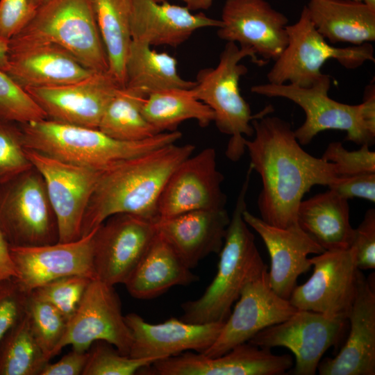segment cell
Masks as SVG:
<instances>
[{"mask_svg": "<svg viewBox=\"0 0 375 375\" xmlns=\"http://www.w3.org/2000/svg\"><path fill=\"white\" fill-rule=\"evenodd\" d=\"M254 138L244 140L252 170L260 176V218L279 228L297 224L303 195L316 185L338 178L333 163L304 151L288 122L268 115L251 122Z\"/></svg>", "mask_w": 375, "mask_h": 375, "instance_id": "obj_1", "label": "cell"}, {"mask_svg": "<svg viewBox=\"0 0 375 375\" xmlns=\"http://www.w3.org/2000/svg\"><path fill=\"white\" fill-rule=\"evenodd\" d=\"M194 149L191 144L172 143L101 170L83 217L82 236L115 214L156 221L158 199L169 176Z\"/></svg>", "mask_w": 375, "mask_h": 375, "instance_id": "obj_2", "label": "cell"}, {"mask_svg": "<svg viewBox=\"0 0 375 375\" xmlns=\"http://www.w3.org/2000/svg\"><path fill=\"white\" fill-rule=\"evenodd\" d=\"M252 171L249 167L237 198L219 253L215 276L199 298L181 305L183 313L180 319L184 322L195 324L225 322L244 287L267 271L254 235L242 216L247 208L246 195Z\"/></svg>", "mask_w": 375, "mask_h": 375, "instance_id": "obj_3", "label": "cell"}, {"mask_svg": "<svg viewBox=\"0 0 375 375\" xmlns=\"http://www.w3.org/2000/svg\"><path fill=\"white\" fill-rule=\"evenodd\" d=\"M19 124L25 148L97 170L175 143L182 136L176 130L160 133L143 140L126 142L112 138L98 128L48 119Z\"/></svg>", "mask_w": 375, "mask_h": 375, "instance_id": "obj_4", "label": "cell"}, {"mask_svg": "<svg viewBox=\"0 0 375 375\" xmlns=\"http://www.w3.org/2000/svg\"><path fill=\"white\" fill-rule=\"evenodd\" d=\"M331 82V77L323 74L308 88L267 83L252 86L251 91L267 97L289 99L302 108L305 120L294 131L301 145L308 144L318 133L331 129L345 131V140L358 145L373 144L375 141L374 83L366 88L361 103L350 105L337 101L328 96Z\"/></svg>", "mask_w": 375, "mask_h": 375, "instance_id": "obj_5", "label": "cell"}, {"mask_svg": "<svg viewBox=\"0 0 375 375\" xmlns=\"http://www.w3.org/2000/svg\"><path fill=\"white\" fill-rule=\"evenodd\" d=\"M247 57L256 65H263L251 50L235 42H226L217 65L201 69L193 88L196 97L213 111L218 130L230 136L225 155L233 162L238 161L246 151L245 137L253 135L252 120L269 115L274 110L269 105L253 115L242 96L240 81L248 69L241 61Z\"/></svg>", "mask_w": 375, "mask_h": 375, "instance_id": "obj_6", "label": "cell"}, {"mask_svg": "<svg viewBox=\"0 0 375 375\" xmlns=\"http://www.w3.org/2000/svg\"><path fill=\"white\" fill-rule=\"evenodd\" d=\"M10 40L54 44L90 70L108 71L91 0H50L36 9L26 25Z\"/></svg>", "mask_w": 375, "mask_h": 375, "instance_id": "obj_7", "label": "cell"}, {"mask_svg": "<svg viewBox=\"0 0 375 375\" xmlns=\"http://www.w3.org/2000/svg\"><path fill=\"white\" fill-rule=\"evenodd\" d=\"M287 46L268 72V83L308 88L322 76V67L328 60L349 69L375 61L371 43L347 47L330 44L314 26L306 6L297 22L287 26Z\"/></svg>", "mask_w": 375, "mask_h": 375, "instance_id": "obj_8", "label": "cell"}, {"mask_svg": "<svg viewBox=\"0 0 375 375\" xmlns=\"http://www.w3.org/2000/svg\"><path fill=\"white\" fill-rule=\"evenodd\" d=\"M0 231L9 246L58 242L45 183L34 167L0 185Z\"/></svg>", "mask_w": 375, "mask_h": 375, "instance_id": "obj_9", "label": "cell"}, {"mask_svg": "<svg viewBox=\"0 0 375 375\" xmlns=\"http://www.w3.org/2000/svg\"><path fill=\"white\" fill-rule=\"evenodd\" d=\"M99 340L111 344L119 353L128 356L132 334L114 285L92 279L77 309L67 320L65 333L53 357L67 345H71L72 349L86 351Z\"/></svg>", "mask_w": 375, "mask_h": 375, "instance_id": "obj_10", "label": "cell"}, {"mask_svg": "<svg viewBox=\"0 0 375 375\" xmlns=\"http://www.w3.org/2000/svg\"><path fill=\"white\" fill-rule=\"evenodd\" d=\"M25 152L44 181L56 219L58 242L81 238L83 217L101 170L67 163L26 148Z\"/></svg>", "mask_w": 375, "mask_h": 375, "instance_id": "obj_11", "label": "cell"}, {"mask_svg": "<svg viewBox=\"0 0 375 375\" xmlns=\"http://www.w3.org/2000/svg\"><path fill=\"white\" fill-rule=\"evenodd\" d=\"M309 279L292 291L289 301L297 310L347 319L356 296L359 269L352 247L324 251L310 258Z\"/></svg>", "mask_w": 375, "mask_h": 375, "instance_id": "obj_12", "label": "cell"}, {"mask_svg": "<svg viewBox=\"0 0 375 375\" xmlns=\"http://www.w3.org/2000/svg\"><path fill=\"white\" fill-rule=\"evenodd\" d=\"M157 233L155 221L138 215L119 213L107 218L93 235L96 279L124 284Z\"/></svg>", "mask_w": 375, "mask_h": 375, "instance_id": "obj_13", "label": "cell"}, {"mask_svg": "<svg viewBox=\"0 0 375 375\" xmlns=\"http://www.w3.org/2000/svg\"><path fill=\"white\" fill-rule=\"evenodd\" d=\"M347 319L297 310L285 321L270 326L248 342L261 348L284 347L295 356L294 375H314L324 353L340 340Z\"/></svg>", "mask_w": 375, "mask_h": 375, "instance_id": "obj_14", "label": "cell"}, {"mask_svg": "<svg viewBox=\"0 0 375 375\" xmlns=\"http://www.w3.org/2000/svg\"><path fill=\"white\" fill-rule=\"evenodd\" d=\"M217 35L251 50L266 64L276 60L288 44V17L266 0H226Z\"/></svg>", "mask_w": 375, "mask_h": 375, "instance_id": "obj_15", "label": "cell"}, {"mask_svg": "<svg viewBox=\"0 0 375 375\" xmlns=\"http://www.w3.org/2000/svg\"><path fill=\"white\" fill-rule=\"evenodd\" d=\"M224 175L214 148L207 147L181 162L169 176L157 204L158 218L187 212L225 208Z\"/></svg>", "mask_w": 375, "mask_h": 375, "instance_id": "obj_16", "label": "cell"}, {"mask_svg": "<svg viewBox=\"0 0 375 375\" xmlns=\"http://www.w3.org/2000/svg\"><path fill=\"white\" fill-rule=\"evenodd\" d=\"M292 366L290 355H276L270 349L247 342L215 357L185 351L158 359L140 372L153 375H281Z\"/></svg>", "mask_w": 375, "mask_h": 375, "instance_id": "obj_17", "label": "cell"}, {"mask_svg": "<svg viewBox=\"0 0 375 375\" xmlns=\"http://www.w3.org/2000/svg\"><path fill=\"white\" fill-rule=\"evenodd\" d=\"M120 87L108 72H96L76 82L25 91L48 119L98 128L107 106Z\"/></svg>", "mask_w": 375, "mask_h": 375, "instance_id": "obj_18", "label": "cell"}, {"mask_svg": "<svg viewBox=\"0 0 375 375\" xmlns=\"http://www.w3.org/2000/svg\"><path fill=\"white\" fill-rule=\"evenodd\" d=\"M236 301L217 338L202 353L204 355L224 354L263 329L285 321L297 310L288 299L273 290L267 271L249 282Z\"/></svg>", "mask_w": 375, "mask_h": 375, "instance_id": "obj_19", "label": "cell"}, {"mask_svg": "<svg viewBox=\"0 0 375 375\" xmlns=\"http://www.w3.org/2000/svg\"><path fill=\"white\" fill-rule=\"evenodd\" d=\"M94 230L69 242L38 246H9L15 280L28 294L60 278L82 276L96 279L92 262Z\"/></svg>", "mask_w": 375, "mask_h": 375, "instance_id": "obj_20", "label": "cell"}, {"mask_svg": "<svg viewBox=\"0 0 375 375\" xmlns=\"http://www.w3.org/2000/svg\"><path fill=\"white\" fill-rule=\"evenodd\" d=\"M347 321L350 331L338 354L321 360L320 375L375 374L374 276L366 278L359 271L356 296Z\"/></svg>", "mask_w": 375, "mask_h": 375, "instance_id": "obj_21", "label": "cell"}, {"mask_svg": "<svg viewBox=\"0 0 375 375\" xmlns=\"http://www.w3.org/2000/svg\"><path fill=\"white\" fill-rule=\"evenodd\" d=\"M124 318L132 334L128 356L137 358L161 359L192 351L203 353L214 343L224 323L195 324L171 317L151 324L133 312Z\"/></svg>", "mask_w": 375, "mask_h": 375, "instance_id": "obj_22", "label": "cell"}, {"mask_svg": "<svg viewBox=\"0 0 375 375\" xmlns=\"http://www.w3.org/2000/svg\"><path fill=\"white\" fill-rule=\"evenodd\" d=\"M242 216L247 225L260 236L269 254L270 286L278 296L289 299L297 285L299 276L312 266L308 256L319 254L325 250L297 224L285 228L276 227L253 215L247 208Z\"/></svg>", "mask_w": 375, "mask_h": 375, "instance_id": "obj_23", "label": "cell"}, {"mask_svg": "<svg viewBox=\"0 0 375 375\" xmlns=\"http://www.w3.org/2000/svg\"><path fill=\"white\" fill-rule=\"evenodd\" d=\"M7 75L21 88L54 86L84 79L94 71L51 43L7 42Z\"/></svg>", "mask_w": 375, "mask_h": 375, "instance_id": "obj_24", "label": "cell"}, {"mask_svg": "<svg viewBox=\"0 0 375 375\" xmlns=\"http://www.w3.org/2000/svg\"><path fill=\"white\" fill-rule=\"evenodd\" d=\"M131 1L132 40L149 46L177 47L196 31L219 28L222 25L220 19L209 17L202 12L194 13L185 6L171 4L166 1Z\"/></svg>", "mask_w": 375, "mask_h": 375, "instance_id": "obj_25", "label": "cell"}, {"mask_svg": "<svg viewBox=\"0 0 375 375\" xmlns=\"http://www.w3.org/2000/svg\"><path fill=\"white\" fill-rule=\"evenodd\" d=\"M230 217L225 208L187 212L155 221L158 233L190 269L220 252Z\"/></svg>", "mask_w": 375, "mask_h": 375, "instance_id": "obj_26", "label": "cell"}, {"mask_svg": "<svg viewBox=\"0 0 375 375\" xmlns=\"http://www.w3.org/2000/svg\"><path fill=\"white\" fill-rule=\"evenodd\" d=\"M198 279L171 245L157 233L124 285L133 297L147 300L161 295L174 286L188 285Z\"/></svg>", "mask_w": 375, "mask_h": 375, "instance_id": "obj_27", "label": "cell"}, {"mask_svg": "<svg viewBox=\"0 0 375 375\" xmlns=\"http://www.w3.org/2000/svg\"><path fill=\"white\" fill-rule=\"evenodd\" d=\"M306 8L317 31L331 44L375 41V9L362 1L310 0Z\"/></svg>", "mask_w": 375, "mask_h": 375, "instance_id": "obj_28", "label": "cell"}, {"mask_svg": "<svg viewBox=\"0 0 375 375\" xmlns=\"http://www.w3.org/2000/svg\"><path fill=\"white\" fill-rule=\"evenodd\" d=\"M297 224L325 251L351 247L354 228L350 223L348 199L330 189L300 202Z\"/></svg>", "mask_w": 375, "mask_h": 375, "instance_id": "obj_29", "label": "cell"}, {"mask_svg": "<svg viewBox=\"0 0 375 375\" xmlns=\"http://www.w3.org/2000/svg\"><path fill=\"white\" fill-rule=\"evenodd\" d=\"M125 74V86L147 97L165 90L192 88L196 85L195 81H188L180 76L174 57L134 40L128 52Z\"/></svg>", "mask_w": 375, "mask_h": 375, "instance_id": "obj_30", "label": "cell"}, {"mask_svg": "<svg viewBox=\"0 0 375 375\" xmlns=\"http://www.w3.org/2000/svg\"><path fill=\"white\" fill-rule=\"evenodd\" d=\"M108 63V72L124 87L126 61L132 41L131 0H91Z\"/></svg>", "mask_w": 375, "mask_h": 375, "instance_id": "obj_31", "label": "cell"}, {"mask_svg": "<svg viewBox=\"0 0 375 375\" xmlns=\"http://www.w3.org/2000/svg\"><path fill=\"white\" fill-rule=\"evenodd\" d=\"M142 113L159 133L177 130L189 119L206 127L214 122L213 111L199 100L192 88H174L149 94L144 100Z\"/></svg>", "mask_w": 375, "mask_h": 375, "instance_id": "obj_32", "label": "cell"}, {"mask_svg": "<svg viewBox=\"0 0 375 375\" xmlns=\"http://www.w3.org/2000/svg\"><path fill=\"white\" fill-rule=\"evenodd\" d=\"M147 97L136 90L120 87L107 106L98 129L112 138L126 142L143 140L160 133L142 113Z\"/></svg>", "mask_w": 375, "mask_h": 375, "instance_id": "obj_33", "label": "cell"}, {"mask_svg": "<svg viewBox=\"0 0 375 375\" xmlns=\"http://www.w3.org/2000/svg\"><path fill=\"white\" fill-rule=\"evenodd\" d=\"M48 362L26 313L0 340V375H40Z\"/></svg>", "mask_w": 375, "mask_h": 375, "instance_id": "obj_34", "label": "cell"}, {"mask_svg": "<svg viewBox=\"0 0 375 375\" xmlns=\"http://www.w3.org/2000/svg\"><path fill=\"white\" fill-rule=\"evenodd\" d=\"M26 313L32 333L38 345L50 360L65 333L67 321L52 305L30 294Z\"/></svg>", "mask_w": 375, "mask_h": 375, "instance_id": "obj_35", "label": "cell"}, {"mask_svg": "<svg viewBox=\"0 0 375 375\" xmlns=\"http://www.w3.org/2000/svg\"><path fill=\"white\" fill-rule=\"evenodd\" d=\"M88 354L83 375H133L158 360L123 355L111 344L101 340L91 345Z\"/></svg>", "mask_w": 375, "mask_h": 375, "instance_id": "obj_36", "label": "cell"}, {"mask_svg": "<svg viewBox=\"0 0 375 375\" xmlns=\"http://www.w3.org/2000/svg\"><path fill=\"white\" fill-rule=\"evenodd\" d=\"M91 280L82 276H65L35 288L30 294L52 305L67 322L77 309Z\"/></svg>", "mask_w": 375, "mask_h": 375, "instance_id": "obj_37", "label": "cell"}, {"mask_svg": "<svg viewBox=\"0 0 375 375\" xmlns=\"http://www.w3.org/2000/svg\"><path fill=\"white\" fill-rule=\"evenodd\" d=\"M33 167L25 152L20 124L0 117V185Z\"/></svg>", "mask_w": 375, "mask_h": 375, "instance_id": "obj_38", "label": "cell"}, {"mask_svg": "<svg viewBox=\"0 0 375 375\" xmlns=\"http://www.w3.org/2000/svg\"><path fill=\"white\" fill-rule=\"evenodd\" d=\"M0 117L19 124L47 119L44 111L29 94L1 70Z\"/></svg>", "mask_w": 375, "mask_h": 375, "instance_id": "obj_39", "label": "cell"}, {"mask_svg": "<svg viewBox=\"0 0 375 375\" xmlns=\"http://www.w3.org/2000/svg\"><path fill=\"white\" fill-rule=\"evenodd\" d=\"M364 144L356 151H349L340 142L328 144L322 158L333 163L338 177L375 173V152Z\"/></svg>", "mask_w": 375, "mask_h": 375, "instance_id": "obj_40", "label": "cell"}, {"mask_svg": "<svg viewBox=\"0 0 375 375\" xmlns=\"http://www.w3.org/2000/svg\"><path fill=\"white\" fill-rule=\"evenodd\" d=\"M28 296L13 277L0 281V340L26 313Z\"/></svg>", "mask_w": 375, "mask_h": 375, "instance_id": "obj_41", "label": "cell"}, {"mask_svg": "<svg viewBox=\"0 0 375 375\" xmlns=\"http://www.w3.org/2000/svg\"><path fill=\"white\" fill-rule=\"evenodd\" d=\"M359 269L375 268V210L369 209L360 225L354 228L351 247Z\"/></svg>", "mask_w": 375, "mask_h": 375, "instance_id": "obj_42", "label": "cell"}, {"mask_svg": "<svg viewBox=\"0 0 375 375\" xmlns=\"http://www.w3.org/2000/svg\"><path fill=\"white\" fill-rule=\"evenodd\" d=\"M35 12L28 0H0V40L8 42L26 25Z\"/></svg>", "mask_w": 375, "mask_h": 375, "instance_id": "obj_43", "label": "cell"}, {"mask_svg": "<svg viewBox=\"0 0 375 375\" xmlns=\"http://www.w3.org/2000/svg\"><path fill=\"white\" fill-rule=\"evenodd\" d=\"M328 188L347 199L357 197L375 202V173L338 177Z\"/></svg>", "mask_w": 375, "mask_h": 375, "instance_id": "obj_44", "label": "cell"}, {"mask_svg": "<svg viewBox=\"0 0 375 375\" xmlns=\"http://www.w3.org/2000/svg\"><path fill=\"white\" fill-rule=\"evenodd\" d=\"M88 350L80 351L72 349L58 361L48 362L40 375H83L88 359Z\"/></svg>", "mask_w": 375, "mask_h": 375, "instance_id": "obj_45", "label": "cell"}, {"mask_svg": "<svg viewBox=\"0 0 375 375\" xmlns=\"http://www.w3.org/2000/svg\"><path fill=\"white\" fill-rule=\"evenodd\" d=\"M16 276V272L10 258L9 245L0 231V281Z\"/></svg>", "mask_w": 375, "mask_h": 375, "instance_id": "obj_46", "label": "cell"}, {"mask_svg": "<svg viewBox=\"0 0 375 375\" xmlns=\"http://www.w3.org/2000/svg\"><path fill=\"white\" fill-rule=\"evenodd\" d=\"M162 2L166 0H155ZM185 3V6L192 11L206 10L209 9L214 0H181Z\"/></svg>", "mask_w": 375, "mask_h": 375, "instance_id": "obj_47", "label": "cell"}, {"mask_svg": "<svg viewBox=\"0 0 375 375\" xmlns=\"http://www.w3.org/2000/svg\"><path fill=\"white\" fill-rule=\"evenodd\" d=\"M7 68V42L0 40V70L6 73Z\"/></svg>", "mask_w": 375, "mask_h": 375, "instance_id": "obj_48", "label": "cell"}, {"mask_svg": "<svg viewBox=\"0 0 375 375\" xmlns=\"http://www.w3.org/2000/svg\"><path fill=\"white\" fill-rule=\"evenodd\" d=\"M50 0H28L30 5L36 10L39 7Z\"/></svg>", "mask_w": 375, "mask_h": 375, "instance_id": "obj_49", "label": "cell"}, {"mask_svg": "<svg viewBox=\"0 0 375 375\" xmlns=\"http://www.w3.org/2000/svg\"><path fill=\"white\" fill-rule=\"evenodd\" d=\"M363 1L372 8L375 9V0H364Z\"/></svg>", "mask_w": 375, "mask_h": 375, "instance_id": "obj_50", "label": "cell"}, {"mask_svg": "<svg viewBox=\"0 0 375 375\" xmlns=\"http://www.w3.org/2000/svg\"><path fill=\"white\" fill-rule=\"evenodd\" d=\"M355 1H363L364 0H355Z\"/></svg>", "mask_w": 375, "mask_h": 375, "instance_id": "obj_51", "label": "cell"}]
</instances>
